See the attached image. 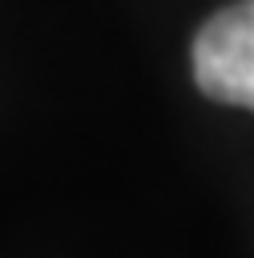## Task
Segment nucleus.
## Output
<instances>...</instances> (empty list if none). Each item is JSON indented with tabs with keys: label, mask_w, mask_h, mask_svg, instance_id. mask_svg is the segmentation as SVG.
<instances>
[{
	"label": "nucleus",
	"mask_w": 254,
	"mask_h": 258,
	"mask_svg": "<svg viewBox=\"0 0 254 258\" xmlns=\"http://www.w3.org/2000/svg\"><path fill=\"white\" fill-rule=\"evenodd\" d=\"M194 81L210 101L254 109V0L230 4L198 28Z\"/></svg>",
	"instance_id": "f257e3e1"
}]
</instances>
